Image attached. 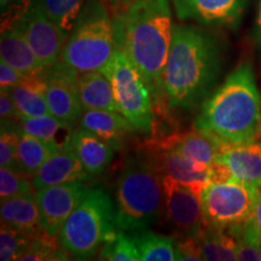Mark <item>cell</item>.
Instances as JSON below:
<instances>
[{"instance_id":"36","label":"cell","mask_w":261,"mask_h":261,"mask_svg":"<svg viewBox=\"0 0 261 261\" xmlns=\"http://www.w3.org/2000/svg\"><path fill=\"white\" fill-rule=\"evenodd\" d=\"M0 115L2 119L11 120V121H19L22 117V114L19 113L11 94L5 89H2L0 92Z\"/></svg>"},{"instance_id":"30","label":"cell","mask_w":261,"mask_h":261,"mask_svg":"<svg viewBox=\"0 0 261 261\" xmlns=\"http://www.w3.org/2000/svg\"><path fill=\"white\" fill-rule=\"evenodd\" d=\"M0 167L9 168L19 174L25 175L18 160V121L2 119Z\"/></svg>"},{"instance_id":"31","label":"cell","mask_w":261,"mask_h":261,"mask_svg":"<svg viewBox=\"0 0 261 261\" xmlns=\"http://www.w3.org/2000/svg\"><path fill=\"white\" fill-rule=\"evenodd\" d=\"M69 254L62 249L58 238L48 236L41 231L32 238L28 247L22 254L19 260L42 261V260H68Z\"/></svg>"},{"instance_id":"15","label":"cell","mask_w":261,"mask_h":261,"mask_svg":"<svg viewBox=\"0 0 261 261\" xmlns=\"http://www.w3.org/2000/svg\"><path fill=\"white\" fill-rule=\"evenodd\" d=\"M32 180L37 191L51 185L70 181L90 182L93 180V177L84 168L69 139L42 165Z\"/></svg>"},{"instance_id":"18","label":"cell","mask_w":261,"mask_h":261,"mask_svg":"<svg viewBox=\"0 0 261 261\" xmlns=\"http://www.w3.org/2000/svg\"><path fill=\"white\" fill-rule=\"evenodd\" d=\"M70 144L84 168L93 178L99 177L112 163L115 148L90 130L76 126L70 136Z\"/></svg>"},{"instance_id":"6","label":"cell","mask_w":261,"mask_h":261,"mask_svg":"<svg viewBox=\"0 0 261 261\" xmlns=\"http://www.w3.org/2000/svg\"><path fill=\"white\" fill-rule=\"evenodd\" d=\"M116 51L114 21L100 0H90L65 40L61 60L77 73H104Z\"/></svg>"},{"instance_id":"34","label":"cell","mask_w":261,"mask_h":261,"mask_svg":"<svg viewBox=\"0 0 261 261\" xmlns=\"http://www.w3.org/2000/svg\"><path fill=\"white\" fill-rule=\"evenodd\" d=\"M177 243L178 260L180 261H198L203 260L200 246L196 238L192 237H180Z\"/></svg>"},{"instance_id":"11","label":"cell","mask_w":261,"mask_h":261,"mask_svg":"<svg viewBox=\"0 0 261 261\" xmlns=\"http://www.w3.org/2000/svg\"><path fill=\"white\" fill-rule=\"evenodd\" d=\"M46 85V102L50 113L62 121L76 126L84 107L79 92V73L60 60L40 73Z\"/></svg>"},{"instance_id":"13","label":"cell","mask_w":261,"mask_h":261,"mask_svg":"<svg viewBox=\"0 0 261 261\" xmlns=\"http://www.w3.org/2000/svg\"><path fill=\"white\" fill-rule=\"evenodd\" d=\"M180 21L207 27H231L238 23L248 0H171Z\"/></svg>"},{"instance_id":"3","label":"cell","mask_w":261,"mask_h":261,"mask_svg":"<svg viewBox=\"0 0 261 261\" xmlns=\"http://www.w3.org/2000/svg\"><path fill=\"white\" fill-rule=\"evenodd\" d=\"M194 128L225 144L261 138V97L249 62H243L201 106Z\"/></svg>"},{"instance_id":"10","label":"cell","mask_w":261,"mask_h":261,"mask_svg":"<svg viewBox=\"0 0 261 261\" xmlns=\"http://www.w3.org/2000/svg\"><path fill=\"white\" fill-rule=\"evenodd\" d=\"M12 27L27 40L44 68L57 63L62 58L65 40L40 0H31L23 14L9 28Z\"/></svg>"},{"instance_id":"37","label":"cell","mask_w":261,"mask_h":261,"mask_svg":"<svg viewBox=\"0 0 261 261\" xmlns=\"http://www.w3.org/2000/svg\"><path fill=\"white\" fill-rule=\"evenodd\" d=\"M252 219L254 221V224H255L257 231H259V233L261 236V188L259 190V194H257L255 205H254Z\"/></svg>"},{"instance_id":"23","label":"cell","mask_w":261,"mask_h":261,"mask_svg":"<svg viewBox=\"0 0 261 261\" xmlns=\"http://www.w3.org/2000/svg\"><path fill=\"white\" fill-rule=\"evenodd\" d=\"M8 90L22 116H41L50 113L46 96V85L41 75H32L24 84Z\"/></svg>"},{"instance_id":"2","label":"cell","mask_w":261,"mask_h":261,"mask_svg":"<svg viewBox=\"0 0 261 261\" xmlns=\"http://www.w3.org/2000/svg\"><path fill=\"white\" fill-rule=\"evenodd\" d=\"M223 68V50L213 34L192 24H174L165 93L168 107L190 110L213 93Z\"/></svg>"},{"instance_id":"40","label":"cell","mask_w":261,"mask_h":261,"mask_svg":"<svg viewBox=\"0 0 261 261\" xmlns=\"http://www.w3.org/2000/svg\"><path fill=\"white\" fill-rule=\"evenodd\" d=\"M256 41L257 44L261 46V0H260V6H259V12H257V18H256Z\"/></svg>"},{"instance_id":"26","label":"cell","mask_w":261,"mask_h":261,"mask_svg":"<svg viewBox=\"0 0 261 261\" xmlns=\"http://www.w3.org/2000/svg\"><path fill=\"white\" fill-rule=\"evenodd\" d=\"M140 254V261H174L178 260L177 243L172 237L145 230L132 234Z\"/></svg>"},{"instance_id":"29","label":"cell","mask_w":261,"mask_h":261,"mask_svg":"<svg viewBox=\"0 0 261 261\" xmlns=\"http://www.w3.org/2000/svg\"><path fill=\"white\" fill-rule=\"evenodd\" d=\"M99 260L109 261H139L140 254L132 236L126 231L116 228L107 238L98 253Z\"/></svg>"},{"instance_id":"8","label":"cell","mask_w":261,"mask_h":261,"mask_svg":"<svg viewBox=\"0 0 261 261\" xmlns=\"http://www.w3.org/2000/svg\"><path fill=\"white\" fill-rule=\"evenodd\" d=\"M259 190L234 180L210 182L200 196L208 225L226 231L247 223L253 215Z\"/></svg>"},{"instance_id":"22","label":"cell","mask_w":261,"mask_h":261,"mask_svg":"<svg viewBox=\"0 0 261 261\" xmlns=\"http://www.w3.org/2000/svg\"><path fill=\"white\" fill-rule=\"evenodd\" d=\"M79 92L84 109L120 113L112 81L102 71L81 73L79 75Z\"/></svg>"},{"instance_id":"17","label":"cell","mask_w":261,"mask_h":261,"mask_svg":"<svg viewBox=\"0 0 261 261\" xmlns=\"http://www.w3.org/2000/svg\"><path fill=\"white\" fill-rule=\"evenodd\" d=\"M217 160L226 166L230 172L231 180L256 189L261 188L260 139L227 145Z\"/></svg>"},{"instance_id":"1","label":"cell","mask_w":261,"mask_h":261,"mask_svg":"<svg viewBox=\"0 0 261 261\" xmlns=\"http://www.w3.org/2000/svg\"><path fill=\"white\" fill-rule=\"evenodd\" d=\"M171 0H135L113 17L116 45L125 51L143 75L155 110L168 106L165 68L172 42Z\"/></svg>"},{"instance_id":"12","label":"cell","mask_w":261,"mask_h":261,"mask_svg":"<svg viewBox=\"0 0 261 261\" xmlns=\"http://www.w3.org/2000/svg\"><path fill=\"white\" fill-rule=\"evenodd\" d=\"M87 189L89 185L85 181H70L35 191L42 231L57 238L62 225L75 210Z\"/></svg>"},{"instance_id":"9","label":"cell","mask_w":261,"mask_h":261,"mask_svg":"<svg viewBox=\"0 0 261 261\" xmlns=\"http://www.w3.org/2000/svg\"><path fill=\"white\" fill-rule=\"evenodd\" d=\"M163 218L177 237L198 238L210 227L202 210L201 197L191 189L163 175Z\"/></svg>"},{"instance_id":"25","label":"cell","mask_w":261,"mask_h":261,"mask_svg":"<svg viewBox=\"0 0 261 261\" xmlns=\"http://www.w3.org/2000/svg\"><path fill=\"white\" fill-rule=\"evenodd\" d=\"M61 146L22 132L18 128V160L25 175L33 178Z\"/></svg>"},{"instance_id":"39","label":"cell","mask_w":261,"mask_h":261,"mask_svg":"<svg viewBox=\"0 0 261 261\" xmlns=\"http://www.w3.org/2000/svg\"><path fill=\"white\" fill-rule=\"evenodd\" d=\"M25 2V0H0V9H2V14L11 9L12 6L21 4V3Z\"/></svg>"},{"instance_id":"28","label":"cell","mask_w":261,"mask_h":261,"mask_svg":"<svg viewBox=\"0 0 261 261\" xmlns=\"http://www.w3.org/2000/svg\"><path fill=\"white\" fill-rule=\"evenodd\" d=\"M90 0H40L52 21L67 40L85 6Z\"/></svg>"},{"instance_id":"19","label":"cell","mask_w":261,"mask_h":261,"mask_svg":"<svg viewBox=\"0 0 261 261\" xmlns=\"http://www.w3.org/2000/svg\"><path fill=\"white\" fill-rule=\"evenodd\" d=\"M0 218L2 224L31 237L37 236L42 231L35 192L14 196L2 201Z\"/></svg>"},{"instance_id":"41","label":"cell","mask_w":261,"mask_h":261,"mask_svg":"<svg viewBox=\"0 0 261 261\" xmlns=\"http://www.w3.org/2000/svg\"><path fill=\"white\" fill-rule=\"evenodd\" d=\"M260 252H261V246H260Z\"/></svg>"},{"instance_id":"5","label":"cell","mask_w":261,"mask_h":261,"mask_svg":"<svg viewBox=\"0 0 261 261\" xmlns=\"http://www.w3.org/2000/svg\"><path fill=\"white\" fill-rule=\"evenodd\" d=\"M116 228L115 204L110 195L103 188L89 187L62 225L58 243L74 259H92Z\"/></svg>"},{"instance_id":"38","label":"cell","mask_w":261,"mask_h":261,"mask_svg":"<svg viewBox=\"0 0 261 261\" xmlns=\"http://www.w3.org/2000/svg\"><path fill=\"white\" fill-rule=\"evenodd\" d=\"M106 2L110 6H113L114 9H116L117 11H120V10L127 8V6H128L130 3L135 2V0H106Z\"/></svg>"},{"instance_id":"24","label":"cell","mask_w":261,"mask_h":261,"mask_svg":"<svg viewBox=\"0 0 261 261\" xmlns=\"http://www.w3.org/2000/svg\"><path fill=\"white\" fill-rule=\"evenodd\" d=\"M75 125L62 121L52 114L41 116H22L18 121V128L42 140L52 142L63 146L70 139Z\"/></svg>"},{"instance_id":"35","label":"cell","mask_w":261,"mask_h":261,"mask_svg":"<svg viewBox=\"0 0 261 261\" xmlns=\"http://www.w3.org/2000/svg\"><path fill=\"white\" fill-rule=\"evenodd\" d=\"M32 75H25L21 71L11 67V65L2 61L0 63V85L2 89H11L24 84Z\"/></svg>"},{"instance_id":"33","label":"cell","mask_w":261,"mask_h":261,"mask_svg":"<svg viewBox=\"0 0 261 261\" xmlns=\"http://www.w3.org/2000/svg\"><path fill=\"white\" fill-rule=\"evenodd\" d=\"M34 191L31 177L0 167V201Z\"/></svg>"},{"instance_id":"32","label":"cell","mask_w":261,"mask_h":261,"mask_svg":"<svg viewBox=\"0 0 261 261\" xmlns=\"http://www.w3.org/2000/svg\"><path fill=\"white\" fill-rule=\"evenodd\" d=\"M31 236L21 233L14 228L2 224L0 230V260H19L22 254L32 241Z\"/></svg>"},{"instance_id":"20","label":"cell","mask_w":261,"mask_h":261,"mask_svg":"<svg viewBox=\"0 0 261 261\" xmlns=\"http://www.w3.org/2000/svg\"><path fill=\"white\" fill-rule=\"evenodd\" d=\"M77 126L90 130L115 149L121 148L127 137L136 130L121 113L99 109H84Z\"/></svg>"},{"instance_id":"14","label":"cell","mask_w":261,"mask_h":261,"mask_svg":"<svg viewBox=\"0 0 261 261\" xmlns=\"http://www.w3.org/2000/svg\"><path fill=\"white\" fill-rule=\"evenodd\" d=\"M227 145L210 133L198 129L174 133L148 143V148L172 150L207 166H211Z\"/></svg>"},{"instance_id":"16","label":"cell","mask_w":261,"mask_h":261,"mask_svg":"<svg viewBox=\"0 0 261 261\" xmlns=\"http://www.w3.org/2000/svg\"><path fill=\"white\" fill-rule=\"evenodd\" d=\"M146 151L154 156L163 175H169L198 196L211 182V167L204 163L185 158L172 150L146 148Z\"/></svg>"},{"instance_id":"27","label":"cell","mask_w":261,"mask_h":261,"mask_svg":"<svg viewBox=\"0 0 261 261\" xmlns=\"http://www.w3.org/2000/svg\"><path fill=\"white\" fill-rule=\"evenodd\" d=\"M196 240L200 246L203 260H238L237 240L228 231L218 230L210 226Z\"/></svg>"},{"instance_id":"7","label":"cell","mask_w":261,"mask_h":261,"mask_svg":"<svg viewBox=\"0 0 261 261\" xmlns=\"http://www.w3.org/2000/svg\"><path fill=\"white\" fill-rule=\"evenodd\" d=\"M104 74L112 81L120 113L137 132L150 135L155 129V106L143 75L121 47L116 51Z\"/></svg>"},{"instance_id":"21","label":"cell","mask_w":261,"mask_h":261,"mask_svg":"<svg viewBox=\"0 0 261 261\" xmlns=\"http://www.w3.org/2000/svg\"><path fill=\"white\" fill-rule=\"evenodd\" d=\"M0 56L2 61L25 75H38L45 69L27 40L14 27L2 29Z\"/></svg>"},{"instance_id":"4","label":"cell","mask_w":261,"mask_h":261,"mask_svg":"<svg viewBox=\"0 0 261 261\" xmlns=\"http://www.w3.org/2000/svg\"><path fill=\"white\" fill-rule=\"evenodd\" d=\"M163 203V174L154 156L145 151L127 159L115 185L116 227L133 233L152 226Z\"/></svg>"}]
</instances>
